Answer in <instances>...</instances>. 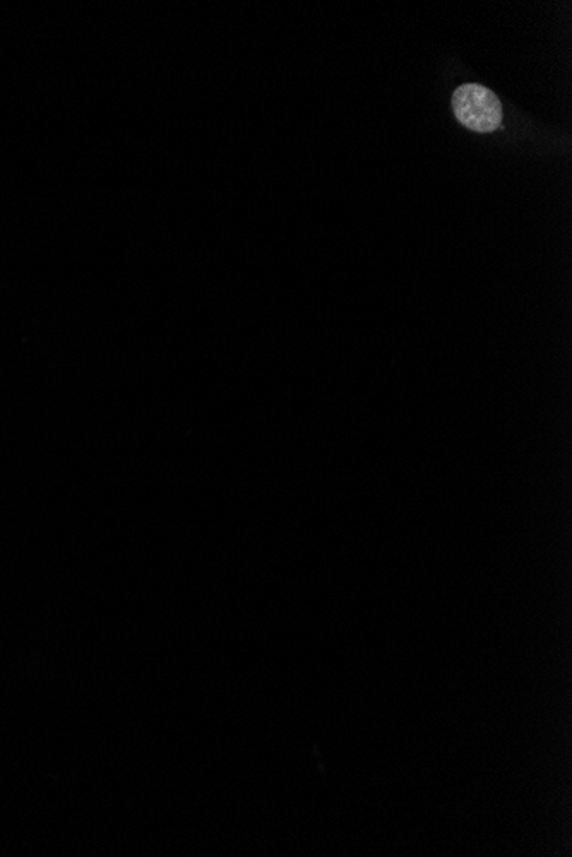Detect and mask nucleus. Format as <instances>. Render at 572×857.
<instances>
[{
  "label": "nucleus",
  "instance_id": "nucleus-1",
  "mask_svg": "<svg viewBox=\"0 0 572 857\" xmlns=\"http://www.w3.org/2000/svg\"><path fill=\"white\" fill-rule=\"evenodd\" d=\"M453 112L459 124L480 134L494 132L502 124V105L494 91L482 84H463L453 93Z\"/></svg>",
  "mask_w": 572,
  "mask_h": 857
}]
</instances>
